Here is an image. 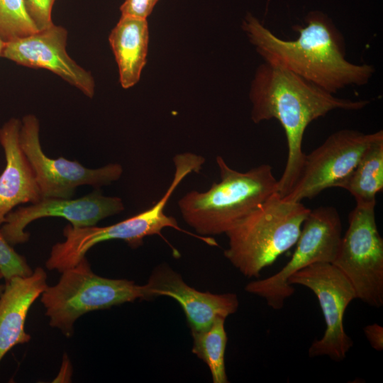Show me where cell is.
<instances>
[{
    "instance_id": "9a60e30c",
    "label": "cell",
    "mask_w": 383,
    "mask_h": 383,
    "mask_svg": "<svg viewBox=\"0 0 383 383\" xmlns=\"http://www.w3.org/2000/svg\"><path fill=\"white\" fill-rule=\"evenodd\" d=\"M21 126L20 120L11 118L0 128V144L6 158L0 174V228L16 206L41 199L34 171L19 143Z\"/></svg>"
},
{
    "instance_id": "5b68a950",
    "label": "cell",
    "mask_w": 383,
    "mask_h": 383,
    "mask_svg": "<svg viewBox=\"0 0 383 383\" xmlns=\"http://www.w3.org/2000/svg\"><path fill=\"white\" fill-rule=\"evenodd\" d=\"M175 171L173 179L162 198L152 206L132 217L117 223L99 227L96 226L74 228L70 224L63 229L65 240L55 244L46 267L59 272L77 265L94 245L104 241L122 240L131 248H137L143 245V239L152 235H161L165 228H172L186 232L201 240L204 237L192 234L179 227L176 219L165 214V208L179 184L192 172H199L205 162L199 155L186 152L173 157Z\"/></svg>"
},
{
    "instance_id": "ba28073f",
    "label": "cell",
    "mask_w": 383,
    "mask_h": 383,
    "mask_svg": "<svg viewBox=\"0 0 383 383\" xmlns=\"http://www.w3.org/2000/svg\"><path fill=\"white\" fill-rule=\"evenodd\" d=\"M342 231L341 222L334 214L323 209L311 210L302 224L288 262L273 275L249 282L245 290L264 299L272 309H281L295 292L288 282L289 277L310 265L332 263L338 254Z\"/></svg>"
},
{
    "instance_id": "7a4b0ae2",
    "label": "cell",
    "mask_w": 383,
    "mask_h": 383,
    "mask_svg": "<svg viewBox=\"0 0 383 383\" xmlns=\"http://www.w3.org/2000/svg\"><path fill=\"white\" fill-rule=\"evenodd\" d=\"M249 95L252 121L258 123L276 119L286 135L287 159L277 182L282 197L289 192L301 173L306 154L302 142L308 126L333 110L357 111L370 103L336 97L292 72L267 62L257 67Z\"/></svg>"
},
{
    "instance_id": "2e32d148",
    "label": "cell",
    "mask_w": 383,
    "mask_h": 383,
    "mask_svg": "<svg viewBox=\"0 0 383 383\" xmlns=\"http://www.w3.org/2000/svg\"><path fill=\"white\" fill-rule=\"evenodd\" d=\"M46 280L45 270L37 267L29 276H16L6 281L0 295V362L12 348L30 340L25 331L26 317L47 287Z\"/></svg>"
},
{
    "instance_id": "484cf974",
    "label": "cell",
    "mask_w": 383,
    "mask_h": 383,
    "mask_svg": "<svg viewBox=\"0 0 383 383\" xmlns=\"http://www.w3.org/2000/svg\"><path fill=\"white\" fill-rule=\"evenodd\" d=\"M4 287H5V284H0V295L4 291Z\"/></svg>"
},
{
    "instance_id": "5bb4252c",
    "label": "cell",
    "mask_w": 383,
    "mask_h": 383,
    "mask_svg": "<svg viewBox=\"0 0 383 383\" xmlns=\"http://www.w3.org/2000/svg\"><path fill=\"white\" fill-rule=\"evenodd\" d=\"M145 285L150 299L167 296L179 302L191 331L205 330L216 318H226L235 313L239 306L235 294H217L198 291L187 284L179 274L165 265L153 270Z\"/></svg>"
},
{
    "instance_id": "8992f818",
    "label": "cell",
    "mask_w": 383,
    "mask_h": 383,
    "mask_svg": "<svg viewBox=\"0 0 383 383\" xmlns=\"http://www.w3.org/2000/svg\"><path fill=\"white\" fill-rule=\"evenodd\" d=\"M61 274L56 284L45 289L40 301L49 325L67 338L73 335L75 321L85 313L137 299L150 300L145 284L99 276L86 257Z\"/></svg>"
},
{
    "instance_id": "d4e9b609",
    "label": "cell",
    "mask_w": 383,
    "mask_h": 383,
    "mask_svg": "<svg viewBox=\"0 0 383 383\" xmlns=\"http://www.w3.org/2000/svg\"><path fill=\"white\" fill-rule=\"evenodd\" d=\"M6 43L1 37H0V54L1 52H2L5 45H6Z\"/></svg>"
},
{
    "instance_id": "ac0fdd59",
    "label": "cell",
    "mask_w": 383,
    "mask_h": 383,
    "mask_svg": "<svg viewBox=\"0 0 383 383\" xmlns=\"http://www.w3.org/2000/svg\"><path fill=\"white\" fill-rule=\"evenodd\" d=\"M356 204H376V196L383 189V131H378L357 165L340 185Z\"/></svg>"
},
{
    "instance_id": "cb8c5ba5",
    "label": "cell",
    "mask_w": 383,
    "mask_h": 383,
    "mask_svg": "<svg viewBox=\"0 0 383 383\" xmlns=\"http://www.w3.org/2000/svg\"><path fill=\"white\" fill-rule=\"evenodd\" d=\"M365 335L372 348L377 351L383 349V328L378 323L367 325L363 329Z\"/></svg>"
},
{
    "instance_id": "4316f807",
    "label": "cell",
    "mask_w": 383,
    "mask_h": 383,
    "mask_svg": "<svg viewBox=\"0 0 383 383\" xmlns=\"http://www.w3.org/2000/svg\"><path fill=\"white\" fill-rule=\"evenodd\" d=\"M2 278H3V275H2V274H1V271H0V280H1Z\"/></svg>"
},
{
    "instance_id": "603a6c76",
    "label": "cell",
    "mask_w": 383,
    "mask_h": 383,
    "mask_svg": "<svg viewBox=\"0 0 383 383\" xmlns=\"http://www.w3.org/2000/svg\"><path fill=\"white\" fill-rule=\"evenodd\" d=\"M158 0H125L120 10L123 16L146 18Z\"/></svg>"
},
{
    "instance_id": "7402d4cb",
    "label": "cell",
    "mask_w": 383,
    "mask_h": 383,
    "mask_svg": "<svg viewBox=\"0 0 383 383\" xmlns=\"http://www.w3.org/2000/svg\"><path fill=\"white\" fill-rule=\"evenodd\" d=\"M26 12L37 30H43L53 25L52 9L55 0H23Z\"/></svg>"
},
{
    "instance_id": "3957f363",
    "label": "cell",
    "mask_w": 383,
    "mask_h": 383,
    "mask_svg": "<svg viewBox=\"0 0 383 383\" xmlns=\"http://www.w3.org/2000/svg\"><path fill=\"white\" fill-rule=\"evenodd\" d=\"M220 178L205 192L192 190L179 201L184 221L196 233H226L272 194L278 192V180L272 168L262 164L242 172L216 157Z\"/></svg>"
},
{
    "instance_id": "52a82bcc",
    "label": "cell",
    "mask_w": 383,
    "mask_h": 383,
    "mask_svg": "<svg viewBox=\"0 0 383 383\" xmlns=\"http://www.w3.org/2000/svg\"><path fill=\"white\" fill-rule=\"evenodd\" d=\"M376 204H356L348 217L338 254L332 262L366 304L383 306V239L375 218Z\"/></svg>"
},
{
    "instance_id": "30bf717a",
    "label": "cell",
    "mask_w": 383,
    "mask_h": 383,
    "mask_svg": "<svg viewBox=\"0 0 383 383\" xmlns=\"http://www.w3.org/2000/svg\"><path fill=\"white\" fill-rule=\"evenodd\" d=\"M39 131L40 124L35 116H23L19 143L34 171L41 198L70 199L78 187H100L116 182L121 177L123 167L118 163L91 169L77 161L47 156L40 145Z\"/></svg>"
},
{
    "instance_id": "d6986e66",
    "label": "cell",
    "mask_w": 383,
    "mask_h": 383,
    "mask_svg": "<svg viewBox=\"0 0 383 383\" xmlns=\"http://www.w3.org/2000/svg\"><path fill=\"white\" fill-rule=\"evenodd\" d=\"M225 320V318L218 317L208 328L191 331L192 353L207 365L213 383L228 382L224 360L228 340Z\"/></svg>"
},
{
    "instance_id": "ffe728a7",
    "label": "cell",
    "mask_w": 383,
    "mask_h": 383,
    "mask_svg": "<svg viewBox=\"0 0 383 383\" xmlns=\"http://www.w3.org/2000/svg\"><path fill=\"white\" fill-rule=\"evenodd\" d=\"M37 31L26 12L23 0H0V37L5 42Z\"/></svg>"
},
{
    "instance_id": "6da1fadb",
    "label": "cell",
    "mask_w": 383,
    "mask_h": 383,
    "mask_svg": "<svg viewBox=\"0 0 383 383\" xmlns=\"http://www.w3.org/2000/svg\"><path fill=\"white\" fill-rule=\"evenodd\" d=\"M242 27L265 62L285 68L333 94L348 86L367 84L374 73L372 65L354 64L345 58L341 33L322 12H310L304 26H294L299 33L294 40L277 37L250 13Z\"/></svg>"
},
{
    "instance_id": "44dd1931",
    "label": "cell",
    "mask_w": 383,
    "mask_h": 383,
    "mask_svg": "<svg viewBox=\"0 0 383 383\" xmlns=\"http://www.w3.org/2000/svg\"><path fill=\"white\" fill-rule=\"evenodd\" d=\"M0 271L6 281L12 277H27L33 273L26 259L13 248L0 228Z\"/></svg>"
},
{
    "instance_id": "9c48e42d",
    "label": "cell",
    "mask_w": 383,
    "mask_h": 383,
    "mask_svg": "<svg viewBox=\"0 0 383 383\" xmlns=\"http://www.w3.org/2000/svg\"><path fill=\"white\" fill-rule=\"evenodd\" d=\"M290 284L309 289L317 297L326 330L321 338L314 340L309 349L311 357L328 356L341 361L353 346V341L343 327L345 311L353 299L355 290L348 278L333 264L318 262L310 265L292 275Z\"/></svg>"
},
{
    "instance_id": "7c38bea8",
    "label": "cell",
    "mask_w": 383,
    "mask_h": 383,
    "mask_svg": "<svg viewBox=\"0 0 383 383\" xmlns=\"http://www.w3.org/2000/svg\"><path fill=\"white\" fill-rule=\"evenodd\" d=\"M122 199L117 196H104L96 190L78 199L41 198L36 203L20 206L5 218L1 231L11 245L26 243L30 233L26 226L35 220L44 217H62L74 228L96 226L101 220L124 210Z\"/></svg>"
},
{
    "instance_id": "8fae6325",
    "label": "cell",
    "mask_w": 383,
    "mask_h": 383,
    "mask_svg": "<svg viewBox=\"0 0 383 383\" xmlns=\"http://www.w3.org/2000/svg\"><path fill=\"white\" fill-rule=\"evenodd\" d=\"M377 133L378 131L366 134L343 129L329 135L321 145L305 154L297 181L282 198L301 202L315 197L326 189L340 187Z\"/></svg>"
},
{
    "instance_id": "4fadbf2b",
    "label": "cell",
    "mask_w": 383,
    "mask_h": 383,
    "mask_svg": "<svg viewBox=\"0 0 383 383\" xmlns=\"http://www.w3.org/2000/svg\"><path fill=\"white\" fill-rule=\"evenodd\" d=\"M67 38L66 29L53 24L45 30L6 42L0 57L22 66L48 70L92 98L94 78L68 55Z\"/></svg>"
},
{
    "instance_id": "e0dca14e",
    "label": "cell",
    "mask_w": 383,
    "mask_h": 383,
    "mask_svg": "<svg viewBox=\"0 0 383 383\" xmlns=\"http://www.w3.org/2000/svg\"><path fill=\"white\" fill-rule=\"evenodd\" d=\"M118 64L120 82L125 88L135 84L146 63L148 27L146 18L121 16L109 35Z\"/></svg>"
},
{
    "instance_id": "277c9868",
    "label": "cell",
    "mask_w": 383,
    "mask_h": 383,
    "mask_svg": "<svg viewBox=\"0 0 383 383\" xmlns=\"http://www.w3.org/2000/svg\"><path fill=\"white\" fill-rule=\"evenodd\" d=\"M309 211L274 192L226 233L224 256L244 276L258 277L296 244Z\"/></svg>"
}]
</instances>
